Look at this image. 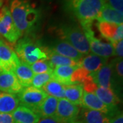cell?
Returning <instances> with one entry per match:
<instances>
[{
  "label": "cell",
  "mask_w": 123,
  "mask_h": 123,
  "mask_svg": "<svg viewBox=\"0 0 123 123\" xmlns=\"http://www.w3.org/2000/svg\"><path fill=\"white\" fill-rule=\"evenodd\" d=\"M79 111V106L63 98L58 99L57 110L54 118L60 123H72L76 121Z\"/></svg>",
  "instance_id": "8"
},
{
  "label": "cell",
  "mask_w": 123,
  "mask_h": 123,
  "mask_svg": "<svg viewBox=\"0 0 123 123\" xmlns=\"http://www.w3.org/2000/svg\"><path fill=\"white\" fill-rule=\"evenodd\" d=\"M38 123H60L55 118H42L40 119Z\"/></svg>",
  "instance_id": "34"
},
{
  "label": "cell",
  "mask_w": 123,
  "mask_h": 123,
  "mask_svg": "<svg viewBox=\"0 0 123 123\" xmlns=\"http://www.w3.org/2000/svg\"><path fill=\"white\" fill-rule=\"evenodd\" d=\"M97 26L101 38L109 40L110 43L123 40V24L117 25L111 23L97 21Z\"/></svg>",
  "instance_id": "9"
},
{
  "label": "cell",
  "mask_w": 123,
  "mask_h": 123,
  "mask_svg": "<svg viewBox=\"0 0 123 123\" xmlns=\"http://www.w3.org/2000/svg\"><path fill=\"white\" fill-rule=\"evenodd\" d=\"M19 106L17 94L0 92V113L12 114Z\"/></svg>",
  "instance_id": "22"
},
{
  "label": "cell",
  "mask_w": 123,
  "mask_h": 123,
  "mask_svg": "<svg viewBox=\"0 0 123 123\" xmlns=\"http://www.w3.org/2000/svg\"><path fill=\"white\" fill-rule=\"evenodd\" d=\"M23 88L13 71H4L0 73V91L17 94Z\"/></svg>",
  "instance_id": "10"
},
{
  "label": "cell",
  "mask_w": 123,
  "mask_h": 123,
  "mask_svg": "<svg viewBox=\"0 0 123 123\" xmlns=\"http://www.w3.org/2000/svg\"><path fill=\"white\" fill-rule=\"evenodd\" d=\"M0 35L12 44L16 43L21 37L7 6H4L0 10Z\"/></svg>",
  "instance_id": "7"
},
{
  "label": "cell",
  "mask_w": 123,
  "mask_h": 123,
  "mask_svg": "<svg viewBox=\"0 0 123 123\" xmlns=\"http://www.w3.org/2000/svg\"><path fill=\"white\" fill-rule=\"evenodd\" d=\"M47 60L49 62L52 68H55L58 66H79V62L74 61L70 58L64 57L60 54L55 53L52 51L49 48H48V59Z\"/></svg>",
  "instance_id": "26"
},
{
  "label": "cell",
  "mask_w": 123,
  "mask_h": 123,
  "mask_svg": "<svg viewBox=\"0 0 123 123\" xmlns=\"http://www.w3.org/2000/svg\"><path fill=\"white\" fill-rule=\"evenodd\" d=\"M4 0H0V8L2 7V6L4 4Z\"/></svg>",
  "instance_id": "36"
},
{
  "label": "cell",
  "mask_w": 123,
  "mask_h": 123,
  "mask_svg": "<svg viewBox=\"0 0 123 123\" xmlns=\"http://www.w3.org/2000/svg\"><path fill=\"white\" fill-rule=\"evenodd\" d=\"M98 22H107L117 25L123 24V13L114 9L108 3H106L101 9L97 18Z\"/></svg>",
  "instance_id": "16"
},
{
  "label": "cell",
  "mask_w": 123,
  "mask_h": 123,
  "mask_svg": "<svg viewBox=\"0 0 123 123\" xmlns=\"http://www.w3.org/2000/svg\"><path fill=\"white\" fill-rule=\"evenodd\" d=\"M92 81L97 86L111 89V67L107 63L97 72L90 74Z\"/></svg>",
  "instance_id": "19"
},
{
  "label": "cell",
  "mask_w": 123,
  "mask_h": 123,
  "mask_svg": "<svg viewBox=\"0 0 123 123\" xmlns=\"http://www.w3.org/2000/svg\"><path fill=\"white\" fill-rule=\"evenodd\" d=\"M0 39H1V38H0Z\"/></svg>",
  "instance_id": "38"
},
{
  "label": "cell",
  "mask_w": 123,
  "mask_h": 123,
  "mask_svg": "<svg viewBox=\"0 0 123 123\" xmlns=\"http://www.w3.org/2000/svg\"><path fill=\"white\" fill-rule=\"evenodd\" d=\"M49 49L55 53L60 54L68 58H70L71 60H73L74 61L79 63L81 61V60L85 56V55L79 52L72 45H70L69 43L62 40L55 43V45L53 46V47Z\"/></svg>",
  "instance_id": "13"
},
{
  "label": "cell",
  "mask_w": 123,
  "mask_h": 123,
  "mask_svg": "<svg viewBox=\"0 0 123 123\" xmlns=\"http://www.w3.org/2000/svg\"><path fill=\"white\" fill-rule=\"evenodd\" d=\"M31 70L34 75L42 74L46 73H52L53 68L51 66L49 62L47 60H38L30 65Z\"/></svg>",
  "instance_id": "28"
},
{
  "label": "cell",
  "mask_w": 123,
  "mask_h": 123,
  "mask_svg": "<svg viewBox=\"0 0 123 123\" xmlns=\"http://www.w3.org/2000/svg\"><path fill=\"white\" fill-rule=\"evenodd\" d=\"M78 66H58L53 68L52 75L54 80L61 83L64 86L73 85L71 82V77Z\"/></svg>",
  "instance_id": "21"
},
{
  "label": "cell",
  "mask_w": 123,
  "mask_h": 123,
  "mask_svg": "<svg viewBox=\"0 0 123 123\" xmlns=\"http://www.w3.org/2000/svg\"><path fill=\"white\" fill-rule=\"evenodd\" d=\"M53 79L52 73H46L42 74H36L34 75L31 80V86L36 88H42L43 86Z\"/></svg>",
  "instance_id": "29"
},
{
  "label": "cell",
  "mask_w": 123,
  "mask_h": 123,
  "mask_svg": "<svg viewBox=\"0 0 123 123\" xmlns=\"http://www.w3.org/2000/svg\"><path fill=\"white\" fill-rule=\"evenodd\" d=\"M57 34L62 40L72 45L79 52L88 55L90 52L88 40L83 30L76 25H62L57 30Z\"/></svg>",
  "instance_id": "4"
},
{
  "label": "cell",
  "mask_w": 123,
  "mask_h": 123,
  "mask_svg": "<svg viewBox=\"0 0 123 123\" xmlns=\"http://www.w3.org/2000/svg\"><path fill=\"white\" fill-rule=\"evenodd\" d=\"M109 4L115 10L123 13V0H108Z\"/></svg>",
  "instance_id": "31"
},
{
  "label": "cell",
  "mask_w": 123,
  "mask_h": 123,
  "mask_svg": "<svg viewBox=\"0 0 123 123\" xmlns=\"http://www.w3.org/2000/svg\"><path fill=\"white\" fill-rule=\"evenodd\" d=\"M94 94L110 110L111 113L108 117H110L118 111L117 105L120 103V98L111 89L97 86Z\"/></svg>",
  "instance_id": "11"
},
{
  "label": "cell",
  "mask_w": 123,
  "mask_h": 123,
  "mask_svg": "<svg viewBox=\"0 0 123 123\" xmlns=\"http://www.w3.org/2000/svg\"><path fill=\"white\" fill-rule=\"evenodd\" d=\"M0 62L6 71H14L21 62L15 51L1 38L0 39Z\"/></svg>",
  "instance_id": "12"
},
{
  "label": "cell",
  "mask_w": 123,
  "mask_h": 123,
  "mask_svg": "<svg viewBox=\"0 0 123 123\" xmlns=\"http://www.w3.org/2000/svg\"><path fill=\"white\" fill-rule=\"evenodd\" d=\"M109 118L110 119V123H123V114L120 111H117Z\"/></svg>",
  "instance_id": "32"
},
{
  "label": "cell",
  "mask_w": 123,
  "mask_h": 123,
  "mask_svg": "<svg viewBox=\"0 0 123 123\" xmlns=\"http://www.w3.org/2000/svg\"><path fill=\"white\" fill-rule=\"evenodd\" d=\"M76 121L81 123H110V119L105 114L84 108L79 111Z\"/></svg>",
  "instance_id": "18"
},
{
  "label": "cell",
  "mask_w": 123,
  "mask_h": 123,
  "mask_svg": "<svg viewBox=\"0 0 123 123\" xmlns=\"http://www.w3.org/2000/svg\"><path fill=\"white\" fill-rule=\"evenodd\" d=\"M47 94L41 88H36L33 86L23 88L17 94L19 104L30 110L38 111L40 106L47 97Z\"/></svg>",
  "instance_id": "6"
},
{
  "label": "cell",
  "mask_w": 123,
  "mask_h": 123,
  "mask_svg": "<svg viewBox=\"0 0 123 123\" xmlns=\"http://www.w3.org/2000/svg\"><path fill=\"white\" fill-rule=\"evenodd\" d=\"M10 11L21 36H27L39 23L40 12L28 0H11Z\"/></svg>",
  "instance_id": "1"
},
{
  "label": "cell",
  "mask_w": 123,
  "mask_h": 123,
  "mask_svg": "<svg viewBox=\"0 0 123 123\" xmlns=\"http://www.w3.org/2000/svg\"><path fill=\"white\" fill-rule=\"evenodd\" d=\"M108 59L100 57L94 54L86 55L79 62V66L86 70L89 74L97 72L107 64Z\"/></svg>",
  "instance_id": "14"
},
{
  "label": "cell",
  "mask_w": 123,
  "mask_h": 123,
  "mask_svg": "<svg viewBox=\"0 0 123 123\" xmlns=\"http://www.w3.org/2000/svg\"><path fill=\"white\" fill-rule=\"evenodd\" d=\"M114 51V55L118 57L123 58V40H120L116 43H111Z\"/></svg>",
  "instance_id": "30"
},
{
  "label": "cell",
  "mask_w": 123,
  "mask_h": 123,
  "mask_svg": "<svg viewBox=\"0 0 123 123\" xmlns=\"http://www.w3.org/2000/svg\"><path fill=\"white\" fill-rule=\"evenodd\" d=\"M58 99L57 98L47 96L40 106L37 113L42 118H54L57 110Z\"/></svg>",
  "instance_id": "25"
},
{
  "label": "cell",
  "mask_w": 123,
  "mask_h": 123,
  "mask_svg": "<svg viewBox=\"0 0 123 123\" xmlns=\"http://www.w3.org/2000/svg\"><path fill=\"white\" fill-rule=\"evenodd\" d=\"M14 51L20 61L28 65L38 60L48 59V48L42 46L38 41L28 36L18 40Z\"/></svg>",
  "instance_id": "2"
},
{
  "label": "cell",
  "mask_w": 123,
  "mask_h": 123,
  "mask_svg": "<svg viewBox=\"0 0 123 123\" xmlns=\"http://www.w3.org/2000/svg\"><path fill=\"white\" fill-rule=\"evenodd\" d=\"M12 115L14 123H38L40 119L37 112L24 106H18Z\"/></svg>",
  "instance_id": "17"
},
{
  "label": "cell",
  "mask_w": 123,
  "mask_h": 123,
  "mask_svg": "<svg viewBox=\"0 0 123 123\" xmlns=\"http://www.w3.org/2000/svg\"><path fill=\"white\" fill-rule=\"evenodd\" d=\"M23 88L31 86L34 73L31 70L30 65L21 61L15 67L13 71Z\"/></svg>",
  "instance_id": "23"
},
{
  "label": "cell",
  "mask_w": 123,
  "mask_h": 123,
  "mask_svg": "<svg viewBox=\"0 0 123 123\" xmlns=\"http://www.w3.org/2000/svg\"><path fill=\"white\" fill-rule=\"evenodd\" d=\"M110 64L111 67V90L115 92L120 90V84H123V58L117 57L111 62Z\"/></svg>",
  "instance_id": "20"
},
{
  "label": "cell",
  "mask_w": 123,
  "mask_h": 123,
  "mask_svg": "<svg viewBox=\"0 0 123 123\" xmlns=\"http://www.w3.org/2000/svg\"><path fill=\"white\" fill-rule=\"evenodd\" d=\"M81 107L85 109L100 111L109 116L111 113L110 110L94 94L84 92Z\"/></svg>",
  "instance_id": "15"
},
{
  "label": "cell",
  "mask_w": 123,
  "mask_h": 123,
  "mask_svg": "<svg viewBox=\"0 0 123 123\" xmlns=\"http://www.w3.org/2000/svg\"><path fill=\"white\" fill-rule=\"evenodd\" d=\"M4 71H6V70H5L4 68L3 64H1V62H0V73H3Z\"/></svg>",
  "instance_id": "35"
},
{
  "label": "cell",
  "mask_w": 123,
  "mask_h": 123,
  "mask_svg": "<svg viewBox=\"0 0 123 123\" xmlns=\"http://www.w3.org/2000/svg\"><path fill=\"white\" fill-rule=\"evenodd\" d=\"M79 123V122H78V121H75V122H73V123Z\"/></svg>",
  "instance_id": "37"
},
{
  "label": "cell",
  "mask_w": 123,
  "mask_h": 123,
  "mask_svg": "<svg viewBox=\"0 0 123 123\" xmlns=\"http://www.w3.org/2000/svg\"><path fill=\"white\" fill-rule=\"evenodd\" d=\"M66 8L81 23L96 20L107 0H64Z\"/></svg>",
  "instance_id": "3"
},
{
  "label": "cell",
  "mask_w": 123,
  "mask_h": 123,
  "mask_svg": "<svg viewBox=\"0 0 123 123\" xmlns=\"http://www.w3.org/2000/svg\"><path fill=\"white\" fill-rule=\"evenodd\" d=\"M93 22L94 21L81 23L82 30L89 43L90 51L94 55L107 59L114 56L112 44L110 42H104L102 39H98L95 36L94 32L92 30Z\"/></svg>",
  "instance_id": "5"
},
{
  "label": "cell",
  "mask_w": 123,
  "mask_h": 123,
  "mask_svg": "<svg viewBox=\"0 0 123 123\" xmlns=\"http://www.w3.org/2000/svg\"><path fill=\"white\" fill-rule=\"evenodd\" d=\"M84 92L82 84H73L64 87L65 98L77 106H81Z\"/></svg>",
  "instance_id": "24"
},
{
  "label": "cell",
  "mask_w": 123,
  "mask_h": 123,
  "mask_svg": "<svg viewBox=\"0 0 123 123\" xmlns=\"http://www.w3.org/2000/svg\"><path fill=\"white\" fill-rule=\"evenodd\" d=\"M64 87L65 86H64L63 84L54 79H52L43 86V90L49 96H51L57 98V99H60L65 98Z\"/></svg>",
  "instance_id": "27"
},
{
  "label": "cell",
  "mask_w": 123,
  "mask_h": 123,
  "mask_svg": "<svg viewBox=\"0 0 123 123\" xmlns=\"http://www.w3.org/2000/svg\"><path fill=\"white\" fill-rule=\"evenodd\" d=\"M0 123H14L12 114L0 113Z\"/></svg>",
  "instance_id": "33"
}]
</instances>
